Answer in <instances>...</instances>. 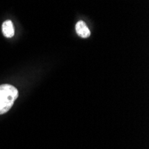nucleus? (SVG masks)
<instances>
[{
    "mask_svg": "<svg viewBox=\"0 0 149 149\" xmlns=\"http://www.w3.org/2000/svg\"><path fill=\"white\" fill-rule=\"evenodd\" d=\"M18 97V90L9 84L0 85V114L7 113Z\"/></svg>",
    "mask_w": 149,
    "mask_h": 149,
    "instance_id": "f257e3e1",
    "label": "nucleus"
},
{
    "mask_svg": "<svg viewBox=\"0 0 149 149\" xmlns=\"http://www.w3.org/2000/svg\"><path fill=\"white\" fill-rule=\"evenodd\" d=\"M76 32L77 34L83 38H87L90 36V31L88 30V26L86 25V23L82 21H79L77 22L76 24Z\"/></svg>",
    "mask_w": 149,
    "mask_h": 149,
    "instance_id": "f03ea898",
    "label": "nucleus"
},
{
    "mask_svg": "<svg viewBox=\"0 0 149 149\" xmlns=\"http://www.w3.org/2000/svg\"><path fill=\"white\" fill-rule=\"evenodd\" d=\"M2 31L3 34L6 38H12L15 35V29H13V22L10 20L6 21L3 25H2Z\"/></svg>",
    "mask_w": 149,
    "mask_h": 149,
    "instance_id": "7ed1b4c3",
    "label": "nucleus"
}]
</instances>
